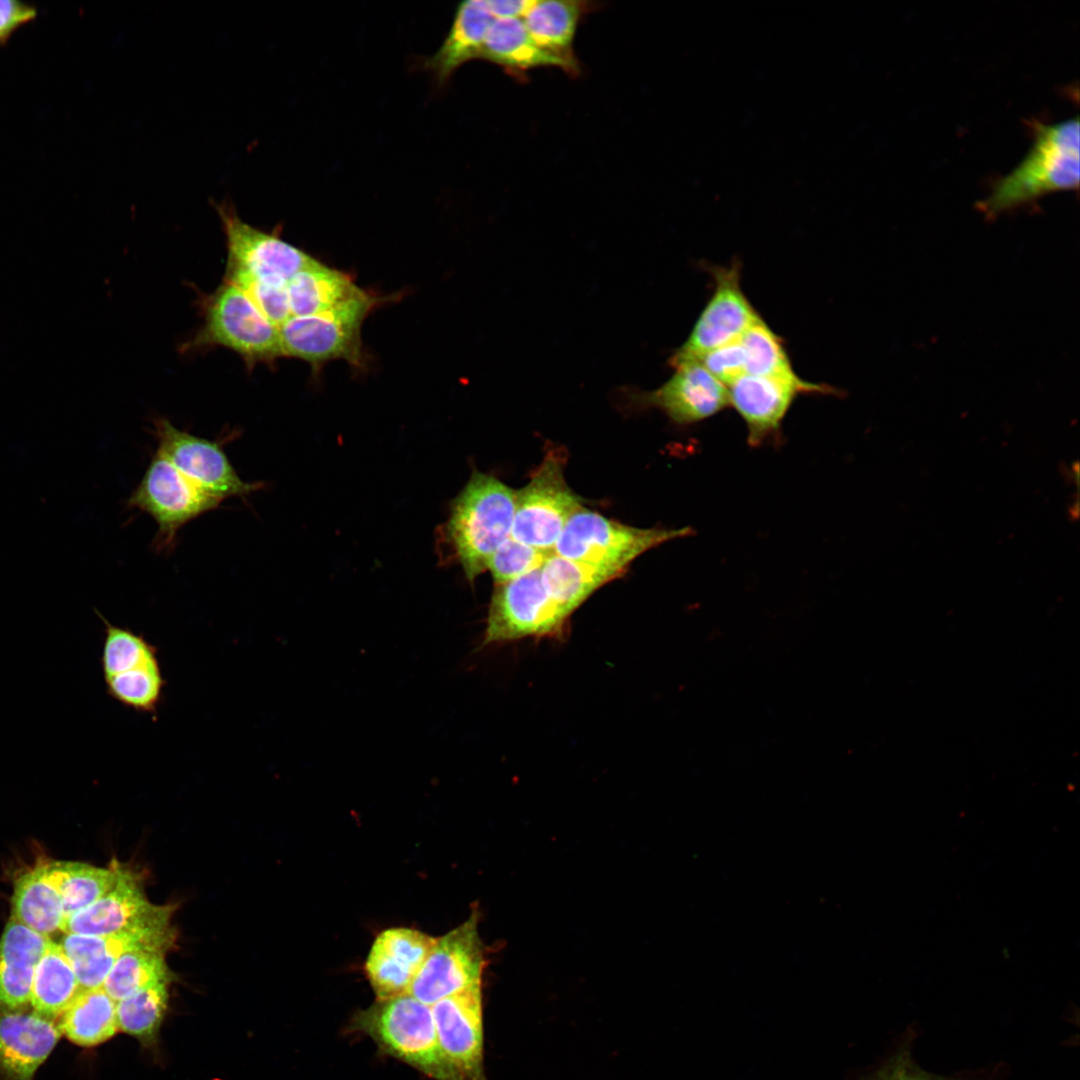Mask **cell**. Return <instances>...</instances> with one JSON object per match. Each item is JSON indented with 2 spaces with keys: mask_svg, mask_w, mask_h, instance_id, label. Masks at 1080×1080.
<instances>
[{
  "mask_svg": "<svg viewBox=\"0 0 1080 1080\" xmlns=\"http://www.w3.org/2000/svg\"><path fill=\"white\" fill-rule=\"evenodd\" d=\"M516 490L497 478L474 471L454 498L447 520L436 533L443 565L458 564L467 580L488 569L497 548L511 536Z\"/></svg>",
  "mask_w": 1080,
  "mask_h": 1080,
  "instance_id": "cell-1",
  "label": "cell"
},
{
  "mask_svg": "<svg viewBox=\"0 0 1080 1080\" xmlns=\"http://www.w3.org/2000/svg\"><path fill=\"white\" fill-rule=\"evenodd\" d=\"M1033 143L1024 159L999 178L977 208L989 219L1039 198L1079 187L1078 116L1054 124L1029 122Z\"/></svg>",
  "mask_w": 1080,
  "mask_h": 1080,
  "instance_id": "cell-2",
  "label": "cell"
},
{
  "mask_svg": "<svg viewBox=\"0 0 1080 1080\" xmlns=\"http://www.w3.org/2000/svg\"><path fill=\"white\" fill-rule=\"evenodd\" d=\"M350 1027L433 1080H464L440 1046L431 1006L408 993L358 1010Z\"/></svg>",
  "mask_w": 1080,
  "mask_h": 1080,
  "instance_id": "cell-3",
  "label": "cell"
},
{
  "mask_svg": "<svg viewBox=\"0 0 1080 1080\" xmlns=\"http://www.w3.org/2000/svg\"><path fill=\"white\" fill-rule=\"evenodd\" d=\"M383 298L361 289L337 306L315 315L291 316L279 328L282 356L301 359L318 369L342 359L355 367L364 362L361 327Z\"/></svg>",
  "mask_w": 1080,
  "mask_h": 1080,
  "instance_id": "cell-4",
  "label": "cell"
},
{
  "mask_svg": "<svg viewBox=\"0 0 1080 1080\" xmlns=\"http://www.w3.org/2000/svg\"><path fill=\"white\" fill-rule=\"evenodd\" d=\"M692 533L689 527L636 528L582 507L568 519L553 552L621 576L644 552Z\"/></svg>",
  "mask_w": 1080,
  "mask_h": 1080,
  "instance_id": "cell-5",
  "label": "cell"
},
{
  "mask_svg": "<svg viewBox=\"0 0 1080 1080\" xmlns=\"http://www.w3.org/2000/svg\"><path fill=\"white\" fill-rule=\"evenodd\" d=\"M203 307V324L189 344L192 348H228L250 368L282 356L278 326L238 287L223 282Z\"/></svg>",
  "mask_w": 1080,
  "mask_h": 1080,
  "instance_id": "cell-6",
  "label": "cell"
},
{
  "mask_svg": "<svg viewBox=\"0 0 1080 1080\" xmlns=\"http://www.w3.org/2000/svg\"><path fill=\"white\" fill-rule=\"evenodd\" d=\"M221 503L220 499L204 492L184 476L158 450L127 502L129 507L148 514L157 524L153 547L160 553L175 547L183 526L217 509Z\"/></svg>",
  "mask_w": 1080,
  "mask_h": 1080,
  "instance_id": "cell-7",
  "label": "cell"
},
{
  "mask_svg": "<svg viewBox=\"0 0 1080 1080\" xmlns=\"http://www.w3.org/2000/svg\"><path fill=\"white\" fill-rule=\"evenodd\" d=\"M565 455L550 450L530 481L516 491L511 537L545 553H553L568 519L582 500L564 478Z\"/></svg>",
  "mask_w": 1080,
  "mask_h": 1080,
  "instance_id": "cell-8",
  "label": "cell"
},
{
  "mask_svg": "<svg viewBox=\"0 0 1080 1080\" xmlns=\"http://www.w3.org/2000/svg\"><path fill=\"white\" fill-rule=\"evenodd\" d=\"M568 618L546 593L540 568L533 570L495 584L482 647L526 637L559 635Z\"/></svg>",
  "mask_w": 1080,
  "mask_h": 1080,
  "instance_id": "cell-9",
  "label": "cell"
},
{
  "mask_svg": "<svg viewBox=\"0 0 1080 1080\" xmlns=\"http://www.w3.org/2000/svg\"><path fill=\"white\" fill-rule=\"evenodd\" d=\"M227 245L225 275L240 274L286 286L299 271L316 261L278 233L260 230L238 215L230 202L215 204Z\"/></svg>",
  "mask_w": 1080,
  "mask_h": 1080,
  "instance_id": "cell-10",
  "label": "cell"
},
{
  "mask_svg": "<svg viewBox=\"0 0 1080 1080\" xmlns=\"http://www.w3.org/2000/svg\"><path fill=\"white\" fill-rule=\"evenodd\" d=\"M477 914L474 911L465 922L436 938L408 994L431 1006L448 996L482 986L486 961Z\"/></svg>",
  "mask_w": 1080,
  "mask_h": 1080,
  "instance_id": "cell-11",
  "label": "cell"
},
{
  "mask_svg": "<svg viewBox=\"0 0 1080 1080\" xmlns=\"http://www.w3.org/2000/svg\"><path fill=\"white\" fill-rule=\"evenodd\" d=\"M704 267L713 279V293L687 340L669 358L670 365L696 360L739 339L761 317L741 288V263L737 259L729 266Z\"/></svg>",
  "mask_w": 1080,
  "mask_h": 1080,
  "instance_id": "cell-12",
  "label": "cell"
},
{
  "mask_svg": "<svg viewBox=\"0 0 1080 1080\" xmlns=\"http://www.w3.org/2000/svg\"><path fill=\"white\" fill-rule=\"evenodd\" d=\"M157 450L204 492L221 501L245 499L263 487L244 481L217 441L205 439L174 426L166 418L153 420Z\"/></svg>",
  "mask_w": 1080,
  "mask_h": 1080,
  "instance_id": "cell-13",
  "label": "cell"
},
{
  "mask_svg": "<svg viewBox=\"0 0 1080 1080\" xmlns=\"http://www.w3.org/2000/svg\"><path fill=\"white\" fill-rule=\"evenodd\" d=\"M173 905L148 901L136 874L123 867L112 890L87 908L69 916L63 933L110 936L122 932L160 931L171 928Z\"/></svg>",
  "mask_w": 1080,
  "mask_h": 1080,
  "instance_id": "cell-14",
  "label": "cell"
},
{
  "mask_svg": "<svg viewBox=\"0 0 1080 1080\" xmlns=\"http://www.w3.org/2000/svg\"><path fill=\"white\" fill-rule=\"evenodd\" d=\"M730 406L741 416L747 427V441L759 446L775 436L801 394H834L831 386L791 376H755L745 374L727 386Z\"/></svg>",
  "mask_w": 1080,
  "mask_h": 1080,
  "instance_id": "cell-15",
  "label": "cell"
},
{
  "mask_svg": "<svg viewBox=\"0 0 1080 1080\" xmlns=\"http://www.w3.org/2000/svg\"><path fill=\"white\" fill-rule=\"evenodd\" d=\"M674 372L651 391H628L629 400L640 408L659 409L678 425L706 420L730 406L728 390L700 362L686 360L670 365Z\"/></svg>",
  "mask_w": 1080,
  "mask_h": 1080,
  "instance_id": "cell-16",
  "label": "cell"
},
{
  "mask_svg": "<svg viewBox=\"0 0 1080 1080\" xmlns=\"http://www.w3.org/2000/svg\"><path fill=\"white\" fill-rule=\"evenodd\" d=\"M440 1046L464 1080H487L481 987L470 988L431 1005Z\"/></svg>",
  "mask_w": 1080,
  "mask_h": 1080,
  "instance_id": "cell-17",
  "label": "cell"
},
{
  "mask_svg": "<svg viewBox=\"0 0 1080 1080\" xmlns=\"http://www.w3.org/2000/svg\"><path fill=\"white\" fill-rule=\"evenodd\" d=\"M435 941V937L405 927L378 934L364 964L376 1000L407 993Z\"/></svg>",
  "mask_w": 1080,
  "mask_h": 1080,
  "instance_id": "cell-18",
  "label": "cell"
},
{
  "mask_svg": "<svg viewBox=\"0 0 1080 1080\" xmlns=\"http://www.w3.org/2000/svg\"><path fill=\"white\" fill-rule=\"evenodd\" d=\"M61 1036L54 1020L37 1012L0 1008V1075L32 1080Z\"/></svg>",
  "mask_w": 1080,
  "mask_h": 1080,
  "instance_id": "cell-19",
  "label": "cell"
},
{
  "mask_svg": "<svg viewBox=\"0 0 1080 1080\" xmlns=\"http://www.w3.org/2000/svg\"><path fill=\"white\" fill-rule=\"evenodd\" d=\"M172 928L161 931L122 932L110 936L64 933L59 945L82 988L103 987L117 958L133 949L166 952L174 943Z\"/></svg>",
  "mask_w": 1080,
  "mask_h": 1080,
  "instance_id": "cell-20",
  "label": "cell"
},
{
  "mask_svg": "<svg viewBox=\"0 0 1080 1080\" xmlns=\"http://www.w3.org/2000/svg\"><path fill=\"white\" fill-rule=\"evenodd\" d=\"M51 939L11 917L0 938V1008L30 1002L36 966Z\"/></svg>",
  "mask_w": 1080,
  "mask_h": 1080,
  "instance_id": "cell-21",
  "label": "cell"
},
{
  "mask_svg": "<svg viewBox=\"0 0 1080 1080\" xmlns=\"http://www.w3.org/2000/svg\"><path fill=\"white\" fill-rule=\"evenodd\" d=\"M484 0L461 2L451 28L439 49L424 62L437 83L443 85L466 62L480 58L483 43L493 21Z\"/></svg>",
  "mask_w": 1080,
  "mask_h": 1080,
  "instance_id": "cell-22",
  "label": "cell"
},
{
  "mask_svg": "<svg viewBox=\"0 0 1080 1080\" xmlns=\"http://www.w3.org/2000/svg\"><path fill=\"white\" fill-rule=\"evenodd\" d=\"M480 58L518 78L538 67H557L574 75L567 63L532 39L520 18L493 19Z\"/></svg>",
  "mask_w": 1080,
  "mask_h": 1080,
  "instance_id": "cell-23",
  "label": "cell"
},
{
  "mask_svg": "<svg viewBox=\"0 0 1080 1080\" xmlns=\"http://www.w3.org/2000/svg\"><path fill=\"white\" fill-rule=\"evenodd\" d=\"M588 10L591 3L583 1H533L521 19L532 39L567 63L575 76L580 67L573 43L581 17Z\"/></svg>",
  "mask_w": 1080,
  "mask_h": 1080,
  "instance_id": "cell-24",
  "label": "cell"
},
{
  "mask_svg": "<svg viewBox=\"0 0 1080 1080\" xmlns=\"http://www.w3.org/2000/svg\"><path fill=\"white\" fill-rule=\"evenodd\" d=\"M11 917L47 937L61 930L65 921L63 903L47 862L37 864L16 880Z\"/></svg>",
  "mask_w": 1080,
  "mask_h": 1080,
  "instance_id": "cell-25",
  "label": "cell"
},
{
  "mask_svg": "<svg viewBox=\"0 0 1080 1080\" xmlns=\"http://www.w3.org/2000/svg\"><path fill=\"white\" fill-rule=\"evenodd\" d=\"M361 291L351 277L316 260L287 283L291 316L327 311Z\"/></svg>",
  "mask_w": 1080,
  "mask_h": 1080,
  "instance_id": "cell-26",
  "label": "cell"
},
{
  "mask_svg": "<svg viewBox=\"0 0 1080 1080\" xmlns=\"http://www.w3.org/2000/svg\"><path fill=\"white\" fill-rule=\"evenodd\" d=\"M116 1003L103 987L82 988L60 1015L58 1027L77 1045L101 1044L118 1030Z\"/></svg>",
  "mask_w": 1080,
  "mask_h": 1080,
  "instance_id": "cell-27",
  "label": "cell"
},
{
  "mask_svg": "<svg viewBox=\"0 0 1080 1080\" xmlns=\"http://www.w3.org/2000/svg\"><path fill=\"white\" fill-rule=\"evenodd\" d=\"M542 585L552 601L570 615L597 589L618 575L561 557L554 552L540 567Z\"/></svg>",
  "mask_w": 1080,
  "mask_h": 1080,
  "instance_id": "cell-28",
  "label": "cell"
},
{
  "mask_svg": "<svg viewBox=\"0 0 1080 1080\" xmlns=\"http://www.w3.org/2000/svg\"><path fill=\"white\" fill-rule=\"evenodd\" d=\"M81 989L61 946L51 940L35 969L29 1002L33 1010L54 1020Z\"/></svg>",
  "mask_w": 1080,
  "mask_h": 1080,
  "instance_id": "cell-29",
  "label": "cell"
},
{
  "mask_svg": "<svg viewBox=\"0 0 1080 1080\" xmlns=\"http://www.w3.org/2000/svg\"><path fill=\"white\" fill-rule=\"evenodd\" d=\"M47 863L61 895L65 920L112 890L123 870V866L116 861L107 868L80 862Z\"/></svg>",
  "mask_w": 1080,
  "mask_h": 1080,
  "instance_id": "cell-30",
  "label": "cell"
},
{
  "mask_svg": "<svg viewBox=\"0 0 1080 1080\" xmlns=\"http://www.w3.org/2000/svg\"><path fill=\"white\" fill-rule=\"evenodd\" d=\"M163 951L133 949L121 954L108 973L103 988L116 1002L158 983L170 982L172 975Z\"/></svg>",
  "mask_w": 1080,
  "mask_h": 1080,
  "instance_id": "cell-31",
  "label": "cell"
},
{
  "mask_svg": "<svg viewBox=\"0 0 1080 1080\" xmlns=\"http://www.w3.org/2000/svg\"><path fill=\"white\" fill-rule=\"evenodd\" d=\"M167 986L168 983L154 984L117 1001L118 1030L142 1042H151L167 1010Z\"/></svg>",
  "mask_w": 1080,
  "mask_h": 1080,
  "instance_id": "cell-32",
  "label": "cell"
},
{
  "mask_svg": "<svg viewBox=\"0 0 1080 1080\" xmlns=\"http://www.w3.org/2000/svg\"><path fill=\"white\" fill-rule=\"evenodd\" d=\"M108 694L120 704L138 712H154L160 703L164 678L158 657L142 665L105 678Z\"/></svg>",
  "mask_w": 1080,
  "mask_h": 1080,
  "instance_id": "cell-33",
  "label": "cell"
},
{
  "mask_svg": "<svg viewBox=\"0 0 1080 1080\" xmlns=\"http://www.w3.org/2000/svg\"><path fill=\"white\" fill-rule=\"evenodd\" d=\"M745 370L755 376H791L797 374L785 349L783 339L760 317L740 337Z\"/></svg>",
  "mask_w": 1080,
  "mask_h": 1080,
  "instance_id": "cell-34",
  "label": "cell"
},
{
  "mask_svg": "<svg viewBox=\"0 0 1080 1080\" xmlns=\"http://www.w3.org/2000/svg\"><path fill=\"white\" fill-rule=\"evenodd\" d=\"M98 615L105 626L101 656L104 678L132 670L157 657L156 648L143 635L113 625L100 613Z\"/></svg>",
  "mask_w": 1080,
  "mask_h": 1080,
  "instance_id": "cell-35",
  "label": "cell"
},
{
  "mask_svg": "<svg viewBox=\"0 0 1080 1080\" xmlns=\"http://www.w3.org/2000/svg\"><path fill=\"white\" fill-rule=\"evenodd\" d=\"M549 555L510 536L494 552L487 570L495 584L505 583L539 569Z\"/></svg>",
  "mask_w": 1080,
  "mask_h": 1080,
  "instance_id": "cell-36",
  "label": "cell"
},
{
  "mask_svg": "<svg viewBox=\"0 0 1080 1080\" xmlns=\"http://www.w3.org/2000/svg\"><path fill=\"white\" fill-rule=\"evenodd\" d=\"M739 339L710 350L696 359L726 387L746 374L744 352Z\"/></svg>",
  "mask_w": 1080,
  "mask_h": 1080,
  "instance_id": "cell-37",
  "label": "cell"
},
{
  "mask_svg": "<svg viewBox=\"0 0 1080 1080\" xmlns=\"http://www.w3.org/2000/svg\"><path fill=\"white\" fill-rule=\"evenodd\" d=\"M870 1080H955L921 1070L912 1060L909 1049L902 1048Z\"/></svg>",
  "mask_w": 1080,
  "mask_h": 1080,
  "instance_id": "cell-38",
  "label": "cell"
},
{
  "mask_svg": "<svg viewBox=\"0 0 1080 1080\" xmlns=\"http://www.w3.org/2000/svg\"><path fill=\"white\" fill-rule=\"evenodd\" d=\"M37 15L36 8L19 0H0V44H4L20 26Z\"/></svg>",
  "mask_w": 1080,
  "mask_h": 1080,
  "instance_id": "cell-39",
  "label": "cell"
},
{
  "mask_svg": "<svg viewBox=\"0 0 1080 1080\" xmlns=\"http://www.w3.org/2000/svg\"><path fill=\"white\" fill-rule=\"evenodd\" d=\"M533 1L531 0H497L486 1L488 9L494 19L522 18Z\"/></svg>",
  "mask_w": 1080,
  "mask_h": 1080,
  "instance_id": "cell-40",
  "label": "cell"
}]
</instances>
